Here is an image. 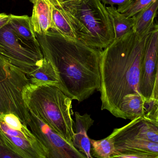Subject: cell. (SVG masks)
<instances>
[{"label":"cell","mask_w":158,"mask_h":158,"mask_svg":"<svg viewBox=\"0 0 158 158\" xmlns=\"http://www.w3.org/2000/svg\"><path fill=\"white\" fill-rule=\"evenodd\" d=\"M28 122L31 131L48 153V158H86L73 144L31 112Z\"/></svg>","instance_id":"cell-8"},{"label":"cell","mask_w":158,"mask_h":158,"mask_svg":"<svg viewBox=\"0 0 158 158\" xmlns=\"http://www.w3.org/2000/svg\"><path fill=\"white\" fill-rule=\"evenodd\" d=\"M156 28L154 22L141 34L132 29L102 50L98 90L102 110L119 118V106L123 97L134 93L141 95L142 65L148 43Z\"/></svg>","instance_id":"cell-1"},{"label":"cell","mask_w":158,"mask_h":158,"mask_svg":"<svg viewBox=\"0 0 158 158\" xmlns=\"http://www.w3.org/2000/svg\"><path fill=\"white\" fill-rule=\"evenodd\" d=\"M31 19L36 34L42 35L49 32L52 27V4L50 1L36 0Z\"/></svg>","instance_id":"cell-12"},{"label":"cell","mask_w":158,"mask_h":158,"mask_svg":"<svg viewBox=\"0 0 158 158\" xmlns=\"http://www.w3.org/2000/svg\"><path fill=\"white\" fill-rule=\"evenodd\" d=\"M30 83L24 72L0 55V115L15 114L27 125L30 113L24 92Z\"/></svg>","instance_id":"cell-5"},{"label":"cell","mask_w":158,"mask_h":158,"mask_svg":"<svg viewBox=\"0 0 158 158\" xmlns=\"http://www.w3.org/2000/svg\"><path fill=\"white\" fill-rule=\"evenodd\" d=\"M0 55L27 75L37 70L44 58L40 43L22 41L8 23L0 28Z\"/></svg>","instance_id":"cell-6"},{"label":"cell","mask_w":158,"mask_h":158,"mask_svg":"<svg viewBox=\"0 0 158 158\" xmlns=\"http://www.w3.org/2000/svg\"><path fill=\"white\" fill-rule=\"evenodd\" d=\"M158 28L155 29L148 41L142 65L139 90L148 104L151 102L157 70Z\"/></svg>","instance_id":"cell-9"},{"label":"cell","mask_w":158,"mask_h":158,"mask_svg":"<svg viewBox=\"0 0 158 158\" xmlns=\"http://www.w3.org/2000/svg\"><path fill=\"white\" fill-rule=\"evenodd\" d=\"M22 158L0 130V158Z\"/></svg>","instance_id":"cell-22"},{"label":"cell","mask_w":158,"mask_h":158,"mask_svg":"<svg viewBox=\"0 0 158 158\" xmlns=\"http://www.w3.org/2000/svg\"><path fill=\"white\" fill-rule=\"evenodd\" d=\"M12 30L21 41L27 44H39L31 23V17L27 15H10L8 22Z\"/></svg>","instance_id":"cell-15"},{"label":"cell","mask_w":158,"mask_h":158,"mask_svg":"<svg viewBox=\"0 0 158 158\" xmlns=\"http://www.w3.org/2000/svg\"><path fill=\"white\" fill-rule=\"evenodd\" d=\"M0 130L22 158H48V153L19 117L0 115Z\"/></svg>","instance_id":"cell-7"},{"label":"cell","mask_w":158,"mask_h":158,"mask_svg":"<svg viewBox=\"0 0 158 158\" xmlns=\"http://www.w3.org/2000/svg\"><path fill=\"white\" fill-rule=\"evenodd\" d=\"M36 36L44 57L55 71L59 88L67 96L81 102L99 90L102 50L69 40L52 29Z\"/></svg>","instance_id":"cell-2"},{"label":"cell","mask_w":158,"mask_h":158,"mask_svg":"<svg viewBox=\"0 0 158 158\" xmlns=\"http://www.w3.org/2000/svg\"><path fill=\"white\" fill-rule=\"evenodd\" d=\"M107 11L112 22L115 33V39L117 40L132 29L134 26L135 17H128L119 12L114 6H107Z\"/></svg>","instance_id":"cell-16"},{"label":"cell","mask_w":158,"mask_h":158,"mask_svg":"<svg viewBox=\"0 0 158 158\" xmlns=\"http://www.w3.org/2000/svg\"><path fill=\"white\" fill-rule=\"evenodd\" d=\"M10 19V15H7L5 13L0 14V28L8 24Z\"/></svg>","instance_id":"cell-25"},{"label":"cell","mask_w":158,"mask_h":158,"mask_svg":"<svg viewBox=\"0 0 158 158\" xmlns=\"http://www.w3.org/2000/svg\"><path fill=\"white\" fill-rule=\"evenodd\" d=\"M158 12V0H153L146 7L136 14L133 29L141 34L155 22Z\"/></svg>","instance_id":"cell-18"},{"label":"cell","mask_w":158,"mask_h":158,"mask_svg":"<svg viewBox=\"0 0 158 158\" xmlns=\"http://www.w3.org/2000/svg\"><path fill=\"white\" fill-rule=\"evenodd\" d=\"M29 1L30 2H31V3L33 4L36 0H29Z\"/></svg>","instance_id":"cell-27"},{"label":"cell","mask_w":158,"mask_h":158,"mask_svg":"<svg viewBox=\"0 0 158 158\" xmlns=\"http://www.w3.org/2000/svg\"><path fill=\"white\" fill-rule=\"evenodd\" d=\"M113 138H137L158 143V119L150 110L120 128L113 130Z\"/></svg>","instance_id":"cell-10"},{"label":"cell","mask_w":158,"mask_h":158,"mask_svg":"<svg viewBox=\"0 0 158 158\" xmlns=\"http://www.w3.org/2000/svg\"><path fill=\"white\" fill-rule=\"evenodd\" d=\"M148 110H150L153 114L157 117L158 119V103L153 102V103L150 105Z\"/></svg>","instance_id":"cell-26"},{"label":"cell","mask_w":158,"mask_h":158,"mask_svg":"<svg viewBox=\"0 0 158 158\" xmlns=\"http://www.w3.org/2000/svg\"><path fill=\"white\" fill-rule=\"evenodd\" d=\"M75 115L76 123L73 145L86 158H93L91 153V142L87 135V131L94 125V121L90 115L87 113L81 115L79 112H76Z\"/></svg>","instance_id":"cell-11"},{"label":"cell","mask_w":158,"mask_h":158,"mask_svg":"<svg viewBox=\"0 0 158 158\" xmlns=\"http://www.w3.org/2000/svg\"><path fill=\"white\" fill-rule=\"evenodd\" d=\"M90 142L91 154L93 157L115 158L117 155L114 139L110 135L102 140L90 139Z\"/></svg>","instance_id":"cell-20"},{"label":"cell","mask_w":158,"mask_h":158,"mask_svg":"<svg viewBox=\"0 0 158 158\" xmlns=\"http://www.w3.org/2000/svg\"><path fill=\"white\" fill-rule=\"evenodd\" d=\"M52 4V27L53 30L69 40L78 41L68 19L61 9Z\"/></svg>","instance_id":"cell-19"},{"label":"cell","mask_w":158,"mask_h":158,"mask_svg":"<svg viewBox=\"0 0 158 158\" xmlns=\"http://www.w3.org/2000/svg\"><path fill=\"white\" fill-rule=\"evenodd\" d=\"M24 99L29 111L73 144L75 122L71 98L56 85L30 83L24 91Z\"/></svg>","instance_id":"cell-4"},{"label":"cell","mask_w":158,"mask_h":158,"mask_svg":"<svg viewBox=\"0 0 158 158\" xmlns=\"http://www.w3.org/2000/svg\"><path fill=\"white\" fill-rule=\"evenodd\" d=\"M113 138L117 151L115 158L119 155L133 152H146L158 155L157 143L137 138Z\"/></svg>","instance_id":"cell-14"},{"label":"cell","mask_w":158,"mask_h":158,"mask_svg":"<svg viewBox=\"0 0 158 158\" xmlns=\"http://www.w3.org/2000/svg\"><path fill=\"white\" fill-rule=\"evenodd\" d=\"M49 1L63 11L79 41L102 50L114 41L112 22L100 0Z\"/></svg>","instance_id":"cell-3"},{"label":"cell","mask_w":158,"mask_h":158,"mask_svg":"<svg viewBox=\"0 0 158 158\" xmlns=\"http://www.w3.org/2000/svg\"><path fill=\"white\" fill-rule=\"evenodd\" d=\"M131 0H100L103 4H109L110 6L118 5V6L124 5L129 2Z\"/></svg>","instance_id":"cell-23"},{"label":"cell","mask_w":158,"mask_h":158,"mask_svg":"<svg viewBox=\"0 0 158 158\" xmlns=\"http://www.w3.org/2000/svg\"><path fill=\"white\" fill-rule=\"evenodd\" d=\"M27 76L32 84H50L59 87V82L55 71L51 63L44 58L42 65Z\"/></svg>","instance_id":"cell-17"},{"label":"cell","mask_w":158,"mask_h":158,"mask_svg":"<svg viewBox=\"0 0 158 158\" xmlns=\"http://www.w3.org/2000/svg\"><path fill=\"white\" fill-rule=\"evenodd\" d=\"M142 95L136 93L129 94L123 98L119 106V118L131 120L144 116L149 108Z\"/></svg>","instance_id":"cell-13"},{"label":"cell","mask_w":158,"mask_h":158,"mask_svg":"<svg viewBox=\"0 0 158 158\" xmlns=\"http://www.w3.org/2000/svg\"><path fill=\"white\" fill-rule=\"evenodd\" d=\"M153 0H131L124 5L118 6L117 10L128 17L134 16L148 5Z\"/></svg>","instance_id":"cell-21"},{"label":"cell","mask_w":158,"mask_h":158,"mask_svg":"<svg viewBox=\"0 0 158 158\" xmlns=\"http://www.w3.org/2000/svg\"><path fill=\"white\" fill-rule=\"evenodd\" d=\"M151 101V102L158 103V60L156 76V80H155V85H154V90H153Z\"/></svg>","instance_id":"cell-24"},{"label":"cell","mask_w":158,"mask_h":158,"mask_svg":"<svg viewBox=\"0 0 158 158\" xmlns=\"http://www.w3.org/2000/svg\"><path fill=\"white\" fill-rule=\"evenodd\" d=\"M156 17H157L158 19H157V23H156V24L158 28V13H157V15Z\"/></svg>","instance_id":"cell-28"}]
</instances>
